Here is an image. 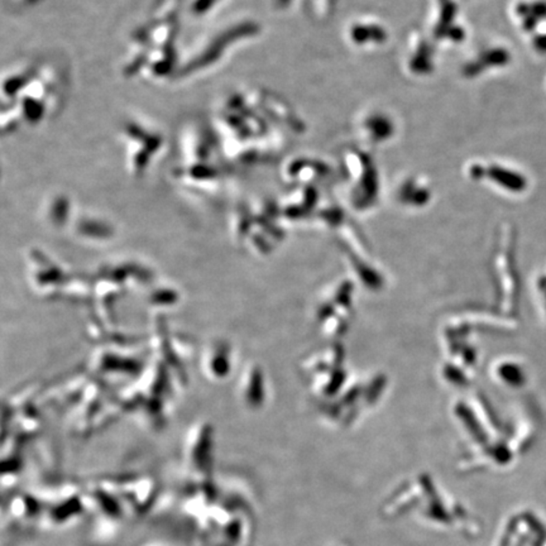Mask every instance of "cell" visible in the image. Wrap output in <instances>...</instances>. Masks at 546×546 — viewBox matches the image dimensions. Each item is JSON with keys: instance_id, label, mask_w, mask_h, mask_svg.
<instances>
[{"instance_id": "obj_1", "label": "cell", "mask_w": 546, "mask_h": 546, "mask_svg": "<svg viewBox=\"0 0 546 546\" xmlns=\"http://www.w3.org/2000/svg\"><path fill=\"white\" fill-rule=\"evenodd\" d=\"M62 91V76L54 66L27 64L12 69L1 82L3 135L52 118L61 105Z\"/></svg>"}, {"instance_id": "obj_2", "label": "cell", "mask_w": 546, "mask_h": 546, "mask_svg": "<svg viewBox=\"0 0 546 546\" xmlns=\"http://www.w3.org/2000/svg\"><path fill=\"white\" fill-rule=\"evenodd\" d=\"M179 18L176 13H156L153 19L135 30L122 66L130 79L176 80L182 57L176 46Z\"/></svg>"}, {"instance_id": "obj_3", "label": "cell", "mask_w": 546, "mask_h": 546, "mask_svg": "<svg viewBox=\"0 0 546 546\" xmlns=\"http://www.w3.org/2000/svg\"><path fill=\"white\" fill-rule=\"evenodd\" d=\"M179 138V161L172 168L186 183L214 185L224 179V159L216 138L200 126H189Z\"/></svg>"}, {"instance_id": "obj_4", "label": "cell", "mask_w": 546, "mask_h": 546, "mask_svg": "<svg viewBox=\"0 0 546 546\" xmlns=\"http://www.w3.org/2000/svg\"><path fill=\"white\" fill-rule=\"evenodd\" d=\"M258 32V25L252 21H240L218 30L189 57L182 60L176 80L190 79L210 71L233 55L234 49L254 38Z\"/></svg>"}, {"instance_id": "obj_5", "label": "cell", "mask_w": 546, "mask_h": 546, "mask_svg": "<svg viewBox=\"0 0 546 546\" xmlns=\"http://www.w3.org/2000/svg\"><path fill=\"white\" fill-rule=\"evenodd\" d=\"M122 141L126 146L128 170L138 177L148 172L166 143L159 129L138 119H130L123 124Z\"/></svg>"}, {"instance_id": "obj_6", "label": "cell", "mask_w": 546, "mask_h": 546, "mask_svg": "<svg viewBox=\"0 0 546 546\" xmlns=\"http://www.w3.org/2000/svg\"><path fill=\"white\" fill-rule=\"evenodd\" d=\"M9 1L18 7H33L42 3L43 0H9Z\"/></svg>"}]
</instances>
